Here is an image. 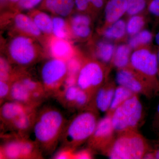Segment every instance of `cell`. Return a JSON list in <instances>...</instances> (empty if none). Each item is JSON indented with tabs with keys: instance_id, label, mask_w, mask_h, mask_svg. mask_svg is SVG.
<instances>
[{
	"instance_id": "6da1fadb",
	"label": "cell",
	"mask_w": 159,
	"mask_h": 159,
	"mask_svg": "<svg viewBox=\"0 0 159 159\" xmlns=\"http://www.w3.org/2000/svg\"><path fill=\"white\" fill-rule=\"evenodd\" d=\"M66 120L57 109L47 107L37 112L32 128L34 141L43 154H51L57 148L65 127Z\"/></svg>"
},
{
	"instance_id": "7a4b0ae2",
	"label": "cell",
	"mask_w": 159,
	"mask_h": 159,
	"mask_svg": "<svg viewBox=\"0 0 159 159\" xmlns=\"http://www.w3.org/2000/svg\"><path fill=\"white\" fill-rule=\"evenodd\" d=\"M97 113L93 109H86L67 122L61 138L63 146L76 150L87 142L99 121Z\"/></svg>"
},
{
	"instance_id": "3957f363",
	"label": "cell",
	"mask_w": 159,
	"mask_h": 159,
	"mask_svg": "<svg viewBox=\"0 0 159 159\" xmlns=\"http://www.w3.org/2000/svg\"><path fill=\"white\" fill-rule=\"evenodd\" d=\"M152 148L138 129L129 130L116 134L104 154L111 159H141Z\"/></svg>"
},
{
	"instance_id": "277c9868",
	"label": "cell",
	"mask_w": 159,
	"mask_h": 159,
	"mask_svg": "<svg viewBox=\"0 0 159 159\" xmlns=\"http://www.w3.org/2000/svg\"><path fill=\"white\" fill-rule=\"evenodd\" d=\"M139 95L134 94L125 100L112 115V123L116 134L138 129L143 112Z\"/></svg>"
},
{
	"instance_id": "5b68a950",
	"label": "cell",
	"mask_w": 159,
	"mask_h": 159,
	"mask_svg": "<svg viewBox=\"0 0 159 159\" xmlns=\"http://www.w3.org/2000/svg\"><path fill=\"white\" fill-rule=\"evenodd\" d=\"M129 66L145 80L155 95L159 93L157 54L147 48L134 51L131 55Z\"/></svg>"
},
{
	"instance_id": "8992f818",
	"label": "cell",
	"mask_w": 159,
	"mask_h": 159,
	"mask_svg": "<svg viewBox=\"0 0 159 159\" xmlns=\"http://www.w3.org/2000/svg\"><path fill=\"white\" fill-rule=\"evenodd\" d=\"M107 73L102 62L87 61L83 63L77 75V85L93 99L97 91L106 82Z\"/></svg>"
},
{
	"instance_id": "52a82bcc",
	"label": "cell",
	"mask_w": 159,
	"mask_h": 159,
	"mask_svg": "<svg viewBox=\"0 0 159 159\" xmlns=\"http://www.w3.org/2000/svg\"><path fill=\"white\" fill-rule=\"evenodd\" d=\"M8 54L11 62L22 67L34 64L40 56L37 45L31 37L26 35H17L11 40Z\"/></svg>"
},
{
	"instance_id": "ba28073f",
	"label": "cell",
	"mask_w": 159,
	"mask_h": 159,
	"mask_svg": "<svg viewBox=\"0 0 159 159\" xmlns=\"http://www.w3.org/2000/svg\"><path fill=\"white\" fill-rule=\"evenodd\" d=\"M68 74L67 64L63 60L53 57L43 65L41 83L48 96H54L61 89Z\"/></svg>"
},
{
	"instance_id": "9c48e42d",
	"label": "cell",
	"mask_w": 159,
	"mask_h": 159,
	"mask_svg": "<svg viewBox=\"0 0 159 159\" xmlns=\"http://www.w3.org/2000/svg\"><path fill=\"white\" fill-rule=\"evenodd\" d=\"M116 135L111 121V116L106 115L99 119L93 133L88 140V146L93 151L105 153Z\"/></svg>"
},
{
	"instance_id": "30bf717a",
	"label": "cell",
	"mask_w": 159,
	"mask_h": 159,
	"mask_svg": "<svg viewBox=\"0 0 159 159\" xmlns=\"http://www.w3.org/2000/svg\"><path fill=\"white\" fill-rule=\"evenodd\" d=\"M116 80L118 85L128 89L134 93L143 95L148 99L155 96L145 80L129 66L119 69Z\"/></svg>"
},
{
	"instance_id": "8fae6325",
	"label": "cell",
	"mask_w": 159,
	"mask_h": 159,
	"mask_svg": "<svg viewBox=\"0 0 159 159\" xmlns=\"http://www.w3.org/2000/svg\"><path fill=\"white\" fill-rule=\"evenodd\" d=\"M37 108V107H31L5 127L11 131V135L28 137L34 126Z\"/></svg>"
},
{
	"instance_id": "7c38bea8",
	"label": "cell",
	"mask_w": 159,
	"mask_h": 159,
	"mask_svg": "<svg viewBox=\"0 0 159 159\" xmlns=\"http://www.w3.org/2000/svg\"><path fill=\"white\" fill-rule=\"evenodd\" d=\"M116 88L114 82H106L94 95L91 108L97 112H107L112 101Z\"/></svg>"
},
{
	"instance_id": "4fadbf2b",
	"label": "cell",
	"mask_w": 159,
	"mask_h": 159,
	"mask_svg": "<svg viewBox=\"0 0 159 159\" xmlns=\"http://www.w3.org/2000/svg\"><path fill=\"white\" fill-rule=\"evenodd\" d=\"M8 100L19 102L24 105L38 107L40 103L36 102L32 93L22 83L13 76Z\"/></svg>"
},
{
	"instance_id": "5bb4252c",
	"label": "cell",
	"mask_w": 159,
	"mask_h": 159,
	"mask_svg": "<svg viewBox=\"0 0 159 159\" xmlns=\"http://www.w3.org/2000/svg\"><path fill=\"white\" fill-rule=\"evenodd\" d=\"M32 107H35L24 105L10 100L4 102L2 104L0 109V118L2 125L6 127L18 117Z\"/></svg>"
},
{
	"instance_id": "9a60e30c",
	"label": "cell",
	"mask_w": 159,
	"mask_h": 159,
	"mask_svg": "<svg viewBox=\"0 0 159 159\" xmlns=\"http://www.w3.org/2000/svg\"><path fill=\"white\" fill-rule=\"evenodd\" d=\"M0 147V159H21L20 143L18 136L11 135Z\"/></svg>"
},
{
	"instance_id": "2e32d148",
	"label": "cell",
	"mask_w": 159,
	"mask_h": 159,
	"mask_svg": "<svg viewBox=\"0 0 159 159\" xmlns=\"http://www.w3.org/2000/svg\"><path fill=\"white\" fill-rule=\"evenodd\" d=\"M15 26L16 29L31 37L41 36L42 32L38 28L31 17L24 13H19L15 16Z\"/></svg>"
},
{
	"instance_id": "e0dca14e",
	"label": "cell",
	"mask_w": 159,
	"mask_h": 159,
	"mask_svg": "<svg viewBox=\"0 0 159 159\" xmlns=\"http://www.w3.org/2000/svg\"><path fill=\"white\" fill-rule=\"evenodd\" d=\"M75 5L74 0H43L42 2L43 8L61 17L70 15Z\"/></svg>"
},
{
	"instance_id": "ac0fdd59",
	"label": "cell",
	"mask_w": 159,
	"mask_h": 159,
	"mask_svg": "<svg viewBox=\"0 0 159 159\" xmlns=\"http://www.w3.org/2000/svg\"><path fill=\"white\" fill-rule=\"evenodd\" d=\"M50 48L51 55L54 58L67 61L73 57V48L66 39L55 37L51 40Z\"/></svg>"
},
{
	"instance_id": "d6986e66",
	"label": "cell",
	"mask_w": 159,
	"mask_h": 159,
	"mask_svg": "<svg viewBox=\"0 0 159 159\" xmlns=\"http://www.w3.org/2000/svg\"><path fill=\"white\" fill-rule=\"evenodd\" d=\"M127 0H110L106 6L105 18L108 23L113 24L126 12Z\"/></svg>"
},
{
	"instance_id": "ffe728a7",
	"label": "cell",
	"mask_w": 159,
	"mask_h": 159,
	"mask_svg": "<svg viewBox=\"0 0 159 159\" xmlns=\"http://www.w3.org/2000/svg\"><path fill=\"white\" fill-rule=\"evenodd\" d=\"M90 23V19L87 16L76 15L71 20V29L75 36L85 38L91 34Z\"/></svg>"
},
{
	"instance_id": "44dd1931",
	"label": "cell",
	"mask_w": 159,
	"mask_h": 159,
	"mask_svg": "<svg viewBox=\"0 0 159 159\" xmlns=\"http://www.w3.org/2000/svg\"><path fill=\"white\" fill-rule=\"evenodd\" d=\"M80 90L77 85L66 87L61 89L54 96L66 108L75 109Z\"/></svg>"
},
{
	"instance_id": "7402d4cb",
	"label": "cell",
	"mask_w": 159,
	"mask_h": 159,
	"mask_svg": "<svg viewBox=\"0 0 159 159\" xmlns=\"http://www.w3.org/2000/svg\"><path fill=\"white\" fill-rule=\"evenodd\" d=\"M17 136L20 143L21 159L43 158V152L34 140L29 139L28 137Z\"/></svg>"
},
{
	"instance_id": "603a6c76",
	"label": "cell",
	"mask_w": 159,
	"mask_h": 159,
	"mask_svg": "<svg viewBox=\"0 0 159 159\" xmlns=\"http://www.w3.org/2000/svg\"><path fill=\"white\" fill-rule=\"evenodd\" d=\"M131 48L129 45L122 44L119 46L115 51L112 62L118 69L124 68L129 66L131 57Z\"/></svg>"
},
{
	"instance_id": "cb8c5ba5",
	"label": "cell",
	"mask_w": 159,
	"mask_h": 159,
	"mask_svg": "<svg viewBox=\"0 0 159 159\" xmlns=\"http://www.w3.org/2000/svg\"><path fill=\"white\" fill-rule=\"evenodd\" d=\"M31 18L42 33L47 34L53 33V19L46 12L36 11Z\"/></svg>"
},
{
	"instance_id": "d4e9b609",
	"label": "cell",
	"mask_w": 159,
	"mask_h": 159,
	"mask_svg": "<svg viewBox=\"0 0 159 159\" xmlns=\"http://www.w3.org/2000/svg\"><path fill=\"white\" fill-rule=\"evenodd\" d=\"M134 94H136L134 93L124 87L119 85L116 87L112 101L106 115L111 116L114 111L119 106Z\"/></svg>"
},
{
	"instance_id": "484cf974",
	"label": "cell",
	"mask_w": 159,
	"mask_h": 159,
	"mask_svg": "<svg viewBox=\"0 0 159 159\" xmlns=\"http://www.w3.org/2000/svg\"><path fill=\"white\" fill-rule=\"evenodd\" d=\"M115 53V47L112 44L107 42H100L97 44L96 54L101 62H110Z\"/></svg>"
},
{
	"instance_id": "4316f807",
	"label": "cell",
	"mask_w": 159,
	"mask_h": 159,
	"mask_svg": "<svg viewBox=\"0 0 159 159\" xmlns=\"http://www.w3.org/2000/svg\"><path fill=\"white\" fill-rule=\"evenodd\" d=\"M126 31V25L125 21L119 20L106 30L104 35L109 39H119L125 35Z\"/></svg>"
},
{
	"instance_id": "83f0119b",
	"label": "cell",
	"mask_w": 159,
	"mask_h": 159,
	"mask_svg": "<svg viewBox=\"0 0 159 159\" xmlns=\"http://www.w3.org/2000/svg\"><path fill=\"white\" fill-rule=\"evenodd\" d=\"M152 39V34L150 31L143 30L133 35L129 39L128 45L131 48H135L139 46L149 43Z\"/></svg>"
},
{
	"instance_id": "f1b7e54d",
	"label": "cell",
	"mask_w": 159,
	"mask_h": 159,
	"mask_svg": "<svg viewBox=\"0 0 159 159\" xmlns=\"http://www.w3.org/2000/svg\"><path fill=\"white\" fill-rule=\"evenodd\" d=\"M53 19V34L58 38L66 39L67 37V31L66 21L61 16H55Z\"/></svg>"
},
{
	"instance_id": "f546056e",
	"label": "cell",
	"mask_w": 159,
	"mask_h": 159,
	"mask_svg": "<svg viewBox=\"0 0 159 159\" xmlns=\"http://www.w3.org/2000/svg\"><path fill=\"white\" fill-rule=\"evenodd\" d=\"M144 18L139 16H134L126 25V31L129 34L134 35L139 33L144 26Z\"/></svg>"
},
{
	"instance_id": "4dcf8cb0",
	"label": "cell",
	"mask_w": 159,
	"mask_h": 159,
	"mask_svg": "<svg viewBox=\"0 0 159 159\" xmlns=\"http://www.w3.org/2000/svg\"><path fill=\"white\" fill-rule=\"evenodd\" d=\"M9 62L1 57L0 61V80L11 82L14 74Z\"/></svg>"
},
{
	"instance_id": "1f68e13d",
	"label": "cell",
	"mask_w": 159,
	"mask_h": 159,
	"mask_svg": "<svg viewBox=\"0 0 159 159\" xmlns=\"http://www.w3.org/2000/svg\"><path fill=\"white\" fill-rule=\"evenodd\" d=\"M126 12L129 15L134 16L145 9L146 5V0H127Z\"/></svg>"
},
{
	"instance_id": "d6a6232c",
	"label": "cell",
	"mask_w": 159,
	"mask_h": 159,
	"mask_svg": "<svg viewBox=\"0 0 159 159\" xmlns=\"http://www.w3.org/2000/svg\"><path fill=\"white\" fill-rule=\"evenodd\" d=\"M53 157V159H74V152L75 149L69 147L62 146Z\"/></svg>"
},
{
	"instance_id": "836d02e7",
	"label": "cell",
	"mask_w": 159,
	"mask_h": 159,
	"mask_svg": "<svg viewBox=\"0 0 159 159\" xmlns=\"http://www.w3.org/2000/svg\"><path fill=\"white\" fill-rule=\"evenodd\" d=\"M11 82L0 80V102L2 105L6 100H8L10 94Z\"/></svg>"
},
{
	"instance_id": "e575fe53",
	"label": "cell",
	"mask_w": 159,
	"mask_h": 159,
	"mask_svg": "<svg viewBox=\"0 0 159 159\" xmlns=\"http://www.w3.org/2000/svg\"><path fill=\"white\" fill-rule=\"evenodd\" d=\"M43 0H20L17 6L23 10H31L36 7Z\"/></svg>"
},
{
	"instance_id": "d590c367",
	"label": "cell",
	"mask_w": 159,
	"mask_h": 159,
	"mask_svg": "<svg viewBox=\"0 0 159 159\" xmlns=\"http://www.w3.org/2000/svg\"><path fill=\"white\" fill-rule=\"evenodd\" d=\"M93 151L89 148L83 149L79 151L75 150L74 152V159H93Z\"/></svg>"
},
{
	"instance_id": "8d00e7d4",
	"label": "cell",
	"mask_w": 159,
	"mask_h": 159,
	"mask_svg": "<svg viewBox=\"0 0 159 159\" xmlns=\"http://www.w3.org/2000/svg\"><path fill=\"white\" fill-rule=\"evenodd\" d=\"M148 10L152 14L159 19V0H152L148 6Z\"/></svg>"
},
{
	"instance_id": "74e56055",
	"label": "cell",
	"mask_w": 159,
	"mask_h": 159,
	"mask_svg": "<svg viewBox=\"0 0 159 159\" xmlns=\"http://www.w3.org/2000/svg\"><path fill=\"white\" fill-rule=\"evenodd\" d=\"M75 5L79 11H85L87 9L89 3L88 0H74Z\"/></svg>"
},
{
	"instance_id": "f35d334b",
	"label": "cell",
	"mask_w": 159,
	"mask_h": 159,
	"mask_svg": "<svg viewBox=\"0 0 159 159\" xmlns=\"http://www.w3.org/2000/svg\"><path fill=\"white\" fill-rule=\"evenodd\" d=\"M152 128L159 134V103L154 116L152 124Z\"/></svg>"
},
{
	"instance_id": "ab89813d",
	"label": "cell",
	"mask_w": 159,
	"mask_h": 159,
	"mask_svg": "<svg viewBox=\"0 0 159 159\" xmlns=\"http://www.w3.org/2000/svg\"><path fill=\"white\" fill-rule=\"evenodd\" d=\"M89 4L96 8H100L103 4V0H88Z\"/></svg>"
},
{
	"instance_id": "60d3db41",
	"label": "cell",
	"mask_w": 159,
	"mask_h": 159,
	"mask_svg": "<svg viewBox=\"0 0 159 159\" xmlns=\"http://www.w3.org/2000/svg\"><path fill=\"white\" fill-rule=\"evenodd\" d=\"M152 152L154 159H159V140L156 145L154 148H152Z\"/></svg>"
},
{
	"instance_id": "b9f144b4",
	"label": "cell",
	"mask_w": 159,
	"mask_h": 159,
	"mask_svg": "<svg viewBox=\"0 0 159 159\" xmlns=\"http://www.w3.org/2000/svg\"><path fill=\"white\" fill-rule=\"evenodd\" d=\"M155 41L159 47V31L156 35Z\"/></svg>"
},
{
	"instance_id": "7bdbcfd3",
	"label": "cell",
	"mask_w": 159,
	"mask_h": 159,
	"mask_svg": "<svg viewBox=\"0 0 159 159\" xmlns=\"http://www.w3.org/2000/svg\"><path fill=\"white\" fill-rule=\"evenodd\" d=\"M157 54L158 59V79L159 80V49L157 52Z\"/></svg>"
},
{
	"instance_id": "ee69618b",
	"label": "cell",
	"mask_w": 159,
	"mask_h": 159,
	"mask_svg": "<svg viewBox=\"0 0 159 159\" xmlns=\"http://www.w3.org/2000/svg\"><path fill=\"white\" fill-rule=\"evenodd\" d=\"M20 0H7V1L11 3V4H17Z\"/></svg>"
}]
</instances>
